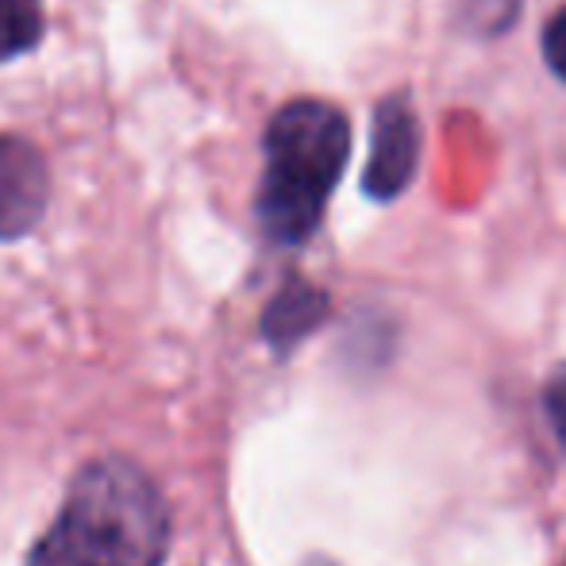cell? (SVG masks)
I'll use <instances>...</instances> for the list:
<instances>
[{
	"mask_svg": "<svg viewBox=\"0 0 566 566\" xmlns=\"http://www.w3.org/2000/svg\"><path fill=\"white\" fill-rule=\"evenodd\" d=\"M166 547L170 513L158 485L132 459L108 454L74 478L28 566H163Z\"/></svg>",
	"mask_w": 566,
	"mask_h": 566,
	"instance_id": "cell-1",
	"label": "cell"
},
{
	"mask_svg": "<svg viewBox=\"0 0 566 566\" xmlns=\"http://www.w3.org/2000/svg\"><path fill=\"white\" fill-rule=\"evenodd\" d=\"M350 150V124L316 97L290 101L266 124V170L259 181L262 231L277 243H305L324 220Z\"/></svg>",
	"mask_w": 566,
	"mask_h": 566,
	"instance_id": "cell-2",
	"label": "cell"
},
{
	"mask_svg": "<svg viewBox=\"0 0 566 566\" xmlns=\"http://www.w3.org/2000/svg\"><path fill=\"white\" fill-rule=\"evenodd\" d=\"M420 158V124L412 113V101L405 93L386 97L374 108L370 163L363 174V189L374 201H394L409 189Z\"/></svg>",
	"mask_w": 566,
	"mask_h": 566,
	"instance_id": "cell-3",
	"label": "cell"
},
{
	"mask_svg": "<svg viewBox=\"0 0 566 566\" xmlns=\"http://www.w3.org/2000/svg\"><path fill=\"white\" fill-rule=\"evenodd\" d=\"M51 197L46 158L23 135H0V239H20L43 220Z\"/></svg>",
	"mask_w": 566,
	"mask_h": 566,
	"instance_id": "cell-4",
	"label": "cell"
},
{
	"mask_svg": "<svg viewBox=\"0 0 566 566\" xmlns=\"http://www.w3.org/2000/svg\"><path fill=\"white\" fill-rule=\"evenodd\" d=\"M324 316H328V293L301 282V277H290L262 313V336L277 355H285L305 336H313L324 324Z\"/></svg>",
	"mask_w": 566,
	"mask_h": 566,
	"instance_id": "cell-5",
	"label": "cell"
},
{
	"mask_svg": "<svg viewBox=\"0 0 566 566\" xmlns=\"http://www.w3.org/2000/svg\"><path fill=\"white\" fill-rule=\"evenodd\" d=\"M43 39V4L39 0H0V62L20 59Z\"/></svg>",
	"mask_w": 566,
	"mask_h": 566,
	"instance_id": "cell-6",
	"label": "cell"
},
{
	"mask_svg": "<svg viewBox=\"0 0 566 566\" xmlns=\"http://www.w3.org/2000/svg\"><path fill=\"white\" fill-rule=\"evenodd\" d=\"M470 23L482 31H501L516 15V0H467Z\"/></svg>",
	"mask_w": 566,
	"mask_h": 566,
	"instance_id": "cell-7",
	"label": "cell"
},
{
	"mask_svg": "<svg viewBox=\"0 0 566 566\" xmlns=\"http://www.w3.org/2000/svg\"><path fill=\"white\" fill-rule=\"evenodd\" d=\"M544 59H547V66L555 70V77H563V82H566V8L547 20V28H544Z\"/></svg>",
	"mask_w": 566,
	"mask_h": 566,
	"instance_id": "cell-8",
	"label": "cell"
},
{
	"mask_svg": "<svg viewBox=\"0 0 566 566\" xmlns=\"http://www.w3.org/2000/svg\"><path fill=\"white\" fill-rule=\"evenodd\" d=\"M544 405H547V420H552L555 436H559V443L566 448V370H559L552 381H547Z\"/></svg>",
	"mask_w": 566,
	"mask_h": 566,
	"instance_id": "cell-9",
	"label": "cell"
},
{
	"mask_svg": "<svg viewBox=\"0 0 566 566\" xmlns=\"http://www.w3.org/2000/svg\"><path fill=\"white\" fill-rule=\"evenodd\" d=\"M305 566H336V563H328V559H308Z\"/></svg>",
	"mask_w": 566,
	"mask_h": 566,
	"instance_id": "cell-10",
	"label": "cell"
}]
</instances>
